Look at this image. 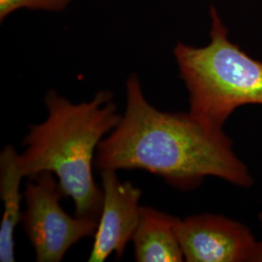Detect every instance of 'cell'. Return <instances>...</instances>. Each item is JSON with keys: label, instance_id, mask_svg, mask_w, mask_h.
Returning a JSON list of instances; mask_svg holds the SVG:
<instances>
[{"label": "cell", "instance_id": "obj_1", "mask_svg": "<svg viewBox=\"0 0 262 262\" xmlns=\"http://www.w3.org/2000/svg\"><path fill=\"white\" fill-rule=\"evenodd\" d=\"M125 109L119 124L100 142L95 166L140 169L181 190L196 188L207 177L248 188L254 183L225 131H212L189 113L165 112L147 100L140 79L125 84Z\"/></svg>", "mask_w": 262, "mask_h": 262}, {"label": "cell", "instance_id": "obj_2", "mask_svg": "<svg viewBox=\"0 0 262 262\" xmlns=\"http://www.w3.org/2000/svg\"><path fill=\"white\" fill-rule=\"evenodd\" d=\"M44 104L47 118L29 125L23 140V174L30 179L42 172L53 173L66 197L73 200L76 215L99 220L103 192L93 168L100 142L122 119L114 94L99 91L90 101L73 103L49 90Z\"/></svg>", "mask_w": 262, "mask_h": 262}, {"label": "cell", "instance_id": "obj_3", "mask_svg": "<svg viewBox=\"0 0 262 262\" xmlns=\"http://www.w3.org/2000/svg\"><path fill=\"white\" fill-rule=\"evenodd\" d=\"M210 42L173 49L179 74L188 94V113L212 131H224L228 118L243 105H262V61L228 38L214 6L210 8Z\"/></svg>", "mask_w": 262, "mask_h": 262}, {"label": "cell", "instance_id": "obj_4", "mask_svg": "<svg viewBox=\"0 0 262 262\" xmlns=\"http://www.w3.org/2000/svg\"><path fill=\"white\" fill-rule=\"evenodd\" d=\"M64 197L57 179L50 172L29 179L26 186L20 224L33 248L35 261H61L72 246L96 231L98 220L66 213L60 204Z\"/></svg>", "mask_w": 262, "mask_h": 262}, {"label": "cell", "instance_id": "obj_5", "mask_svg": "<svg viewBox=\"0 0 262 262\" xmlns=\"http://www.w3.org/2000/svg\"><path fill=\"white\" fill-rule=\"evenodd\" d=\"M177 235L185 261L256 262L258 242L242 223L223 215L179 219Z\"/></svg>", "mask_w": 262, "mask_h": 262}, {"label": "cell", "instance_id": "obj_6", "mask_svg": "<svg viewBox=\"0 0 262 262\" xmlns=\"http://www.w3.org/2000/svg\"><path fill=\"white\" fill-rule=\"evenodd\" d=\"M100 177L103 204L89 262H104L112 253L121 258L140 220V188L120 181L116 170H101Z\"/></svg>", "mask_w": 262, "mask_h": 262}, {"label": "cell", "instance_id": "obj_7", "mask_svg": "<svg viewBox=\"0 0 262 262\" xmlns=\"http://www.w3.org/2000/svg\"><path fill=\"white\" fill-rule=\"evenodd\" d=\"M178 222L177 216L141 207L140 220L132 237L135 261H185L176 230Z\"/></svg>", "mask_w": 262, "mask_h": 262}, {"label": "cell", "instance_id": "obj_8", "mask_svg": "<svg viewBox=\"0 0 262 262\" xmlns=\"http://www.w3.org/2000/svg\"><path fill=\"white\" fill-rule=\"evenodd\" d=\"M25 178L19 165V154L7 145L0 154V198L3 215L0 223V261H15V231L21 221L20 204L24 193L20 183Z\"/></svg>", "mask_w": 262, "mask_h": 262}, {"label": "cell", "instance_id": "obj_9", "mask_svg": "<svg viewBox=\"0 0 262 262\" xmlns=\"http://www.w3.org/2000/svg\"><path fill=\"white\" fill-rule=\"evenodd\" d=\"M73 0H0V19L20 9L59 12L66 9Z\"/></svg>", "mask_w": 262, "mask_h": 262}, {"label": "cell", "instance_id": "obj_10", "mask_svg": "<svg viewBox=\"0 0 262 262\" xmlns=\"http://www.w3.org/2000/svg\"><path fill=\"white\" fill-rule=\"evenodd\" d=\"M258 220H259L260 225L262 226V210L259 212V214H258ZM256 262H262V240L258 242V253H257Z\"/></svg>", "mask_w": 262, "mask_h": 262}]
</instances>
